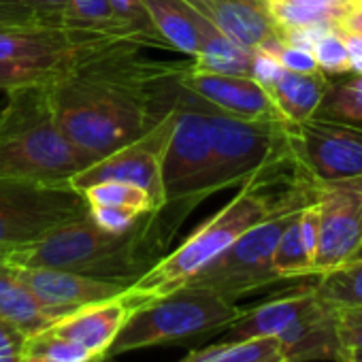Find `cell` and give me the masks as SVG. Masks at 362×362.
<instances>
[{
    "instance_id": "obj_10",
    "label": "cell",
    "mask_w": 362,
    "mask_h": 362,
    "mask_svg": "<svg viewBox=\"0 0 362 362\" xmlns=\"http://www.w3.org/2000/svg\"><path fill=\"white\" fill-rule=\"evenodd\" d=\"M86 216L88 203L71 184L0 177V258Z\"/></svg>"
},
{
    "instance_id": "obj_25",
    "label": "cell",
    "mask_w": 362,
    "mask_h": 362,
    "mask_svg": "<svg viewBox=\"0 0 362 362\" xmlns=\"http://www.w3.org/2000/svg\"><path fill=\"white\" fill-rule=\"evenodd\" d=\"M300 209L290 218V222L281 230L277 245H275V252H273V269L281 281L313 279V262H311V258L303 245L300 233H298Z\"/></svg>"
},
{
    "instance_id": "obj_24",
    "label": "cell",
    "mask_w": 362,
    "mask_h": 362,
    "mask_svg": "<svg viewBox=\"0 0 362 362\" xmlns=\"http://www.w3.org/2000/svg\"><path fill=\"white\" fill-rule=\"evenodd\" d=\"M62 24L73 26V28H81V30H92V33L130 39V41L143 45V41L134 33H130L122 24V20L115 16V11L111 7V0H66Z\"/></svg>"
},
{
    "instance_id": "obj_1",
    "label": "cell",
    "mask_w": 362,
    "mask_h": 362,
    "mask_svg": "<svg viewBox=\"0 0 362 362\" xmlns=\"http://www.w3.org/2000/svg\"><path fill=\"white\" fill-rule=\"evenodd\" d=\"M186 62H153L136 43L83 58L49 81L58 126L90 162L139 139L175 105V77Z\"/></svg>"
},
{
    "instance_id": "obj_39",
    "label": "cell",
    "mask_w": 362,
    "mask_h": 362,
    "mask_svg": "<svg viewBox=\"0 0 362 362\" xmlns=\"http://www.w3.org/2000/svg\"><path fill=\"white\" fill-rule=\"evenodd\" d=\"M332 362H362V349H341Z\"/></svg>"
},
{
    "instance_id": "obj_6",
    "label": "cell",
    "mask_w": 362,
    "mask_h": 362,
    "mask_svg": "<svg viewBox=\"0 0 362 362\" xmlns=\"http://www.w3.org/2000/svg\"><path fill=\"white\" fill-rule=\"evenodd\" d=\"M222 332L226 341L273 337L279 341L286 362H332L341 351L337 313L317 298L311 284L243 309Z\"/></svg>"
},
{
    "instance_id": "obj_14",
    "label": "cell",
    "mask_w": 362,
    "mask_h": 362,
    "mask_svg": "<svg viewBox=\"0 0 362 362\" xmlns=\"http://www.w3.org/2000/svg\"><path fill=\"white\" fill-rule=\"evenodd\" d=\"M317 211V250L313 277L339 267L362 243V177L313 184Z\"/></svg>"
},
{
    "instance_id": "obj_11",
    "label": "cell",
    "mask_w": 362,
    "mask_h": 362,
    "mask_svg": "<svg viewBox=\"0 0 362 362\" xmlns=\"http://www.w3.org/2000/svg\"><path fill=\"white\" fill-rule=\"evenodd\" d=\"M288 164L294 184H326V181L362 177V126L324 115L290 124L284 122Z\"/></svg>"
},
{
    "instance_id": "obj_12",
    "label": "cell",
    "mask_w": 362,
    "mask_h": 362,
    "mask_svg": "<svg viewBox=\"0 0 362 362\" xmlns=\"http://www.w3.org/2000/svg\"><path fill=\"white\" fill-rule=\"evenodd\" d=\"M119 43H134V41L113 35L92 33V30H81L66 24L41 22L28 26L0 28V60L47 69L62 75L83 58L100 54Z\"/></svg>"
},
{
    "instance_id": "obj_40",
    "label": "cell",
    "mask_w": 362,
    "mask_h": 362,
    "mask_svg": "<svg viewBox=\"0 0 362 362\" xmlns=\"http://www.w3.org/2000/svg\"><path fill=\"white\" fill-rule=\"evenodd\" d=\"M264 3V7L267 5H271V3H286V0H262ZM328 3H341V5H356V3H360V0H328Z\"/></svg>"
},
{
    "instance_id": "obj_9",
    "label": "cell",
    "mask_w": 362,
    "mask_h": 362,
    "mask_svg": "<svg viewBox=\"0 0 362 362\" xmlns=\"http://www.w3.org/2000/svg\"><path fill=\"white\" fill-rule=\"evenodd\" d=\"M307 203H311V188L296 184L294 194L277 211L245 230L181 288L207 290L235 303L241 296L281 284L273 269V252L290 218Z\"/></svg>"
},
{
    "instance_id": "obj_19",
    "label": "cell",
    "mask_w": 362,
    "mask_h": 362,
    "mask_svg": "<svg viewBox=\"0 0 362 362\" xmlns=\"http://www.w3.org/2000/svg\"><path fill=\"white\" fill-rule=\"evenodd\" d=\"M149 26L166 49L194 60L203 47V16L186 0H141Z\"/></svg>"
},
{
    "instance_id": "obj_17",
    "label": "cell",
    "mask_w": 362,
    "mask_h": 362,
    "mask_svg": "<svg viewBox=\"0 0 362 362\" xmlns=\"http://www.w3.org/2000/svg\"><path fill=\"white\" fill-rule=\"evenodd\" d=\"M147 298L139 296L130 288L109 300H100L94 305H86L60 320H56L49 330L77 341L88 351H92L98 358H107V351L115 337L119 334L122 326L130 317V313L143 305Z\"/></svg>"
},
{
    "instance_id": "obj_37",
    "label": "cell",
    "mask_w": 362,
    "mask_h": 362,
    "mask_svg": "<svg viewBox=\"0 0 362 362\" xmlns=\"http://www.w3.org/2000/svg\"><path fill=\"white\" fill-rule=\"evenodd\" d=\"M339 30V28H337ZM341 33V39L345 43L347 49V58H349V73L354 75H362V37L351 35V33Z\"/></svg>"
},
{
    "instance_id": "obj_13",
    "label": "cell",
    "mask_w": 362,
    "mask_h": 362,
    "mask_svg": "<svg viewBox=\"0 0 362 362\" xmlns=\"http://www.w3.org/2000/svg\"><path fill=\"white\" fill-rule=\"evenodd\" d=\"M175 122H177V107L173 105V109L166 111L162 119L153 124L145 134L90 162L86 168L75 173L69 179L71 188L81 192L94 184H103V181H124V184L143 188L153 199L160 211V207L164 205L162 160L168 141L173 136Z\"/></svg>"
},
{
    "instance_id": "obj_18",
    "label": "cell",
    "mask_w": 362,
    "mask_h": 362,
    "mask_svg": "<svg viewBox=\"0 0 362 362\" xmlns=\"http://www.w3.org/2000/svg\"><path fill=\"white\" fill-rule=\"evenodd\" d=\"M237 45L258 52L279 39L262 0H186Z\"/></svg>"
},
{
    "instance_id": "obj_28",
    "label": "cell",
    "mask_w": 362,
    "mask_h": 362,
    "mask_svg": "<svg viewBox=\"0 0 362 362\" xmlns=\"http://www.w3.org/2000/svg\"><path fill=\"white\" fill-rule=\"evenodd\" d=\"M317 115L349 124H362V75H356L354 79L330 88Z\"/></svg>"
},
{
    "instance_id": "obj_31",
    "label": "cell",
    "mask_w": 362,
    "mask_h": 362,
    "mask_svg": "<svg viewBox=\"0 0 362 362\" xmlns=\"http://www.w3.org/2000/svg\"><path fill=\"white\" fill-rule=\"evenodd\" d=\"M56 77H60V73H56V71L0 60V92H9L13 88L39 83V81H54Z\"/></svg>"
},
{
    "instance_id": "obj_33",
    "label": "cell",
    "mask_w": 362,
    "mask_h": 362,
    "mask_svg": "<svg viewBox=\"0 0 362 362\" xmlns=\"http://www.w3.org/2000/svg\"><path fill=\"white\" fill-rule=\"evenodd\" d=\"M341 349H362V307L334 309Z\"/></svg>"
},
{
    "instance_id": "obj_38",
    "label": "cell",
    "mask_w": 362,
    "mask_h": 362,
    "mask_svg": "<svg viewBox=\"0 0 362 362\" xmlns=\"http://www.w3.org/2000/svg\"><path fill=\"white\" fill-rule=\"evenodd\" d=\"M337 28L343 33H351V35L362 37V0L343 16V20L337 24Z\"/></svg>"
},
{
    "instance_id": "obj_29",
    "label": "cell",
    "mask_w": 362,
    "mask_h": 362,
    "mask_svg": "<svg viewBox=\"0 0 362 362\" xmlns=\"http://www.w3.org/2000/svg\"><path fill=\"white\" fill-rule=\"evenodd\" d=\"M311 54H313V58L317 62V69L326 77H339V75L349 73L347 49H345V43H343L341 33L337 28L324 33L315 41V45L311 47Z\"/></svg>"
},
{
    "instance_id": "obj_7",
    "label": "cell",
    "mask_w": 362,
    "mask_h": 362,
    "mask_svg": "<svg viewBox=\"0 0 362 362\" xmlns=\"http://www.w3.org/2000/svg\"><path fill=\"white\" fill-rule=\"evenodd\" d=\"M241 311L243 309L235 303L207 290L177 288L139 305L111 343L107 358L222 332L241 315Z\"/></svg>"
},
{
    "instance_id": "obj_21",
    "label": "cell",
    "mask_w": 362,
    "mask_h": 362,
    "mask_svg": "<svg viewBox=\"0 0 362 362\" xmlns=\"http://www.w3.org/2000/svg\"><path fill=\"white\" fill-rule=\"evenodd\" d=\"M0 317L13 324L22 334L33 337L47 330L56 320L22 281L16 267L0 260Z\"/></svg>"
},
{
    "instance_id": "obj_41",
    "label": "cell",
    "mask_w": 362,
    "mask_h": 362,
    "mask_svg": "<svg viewBox=\"0 0 362 362\" xmlns=\"http://www.w3.org/2000/svg\"><path fill=\"white\" fill-rule=\"evenodd\" d=\"M20 362H43V360H39V358H35V356H28V354H24Z\"/></svg>"
},
{
    "instance_id": "obj_3",
    "label": "cell",
    "mask_w": 362,
    "mask_h": 362,
    "mask_svg": "<svg viewBox=\"0 0 362 362\" xmlns=\"http://www.w3.org/2000/svg\"><path fill=\"white\" fill-rule=\"evenodd\" d=\"M0 111V177L69 184L90 160L56 122L49 81L13 88Z\"/></svg>"
},
{
    "instance_id": "obj_4",
    "label": "cell",
    "mask_w": 362,
    "mask_h": 362,
    "mask_svg": "<svg viewBox=\"0 0 362 362\" xmlns=\"http://www.w3.org/2000/svg\"><path fill=\"white\" fill-rule=\"evenodd\" d=\"M177 122L162 160L164 205L145 218L149 235L164 250L186 218L211 197V130L194 96L175 81Z\"/></svg>"
},
{
    "instance_id": "obj_15",
    "label": "cell",
    "mask_w": 362,
    "mask_h": 362,
    "mask_svg": "<svg viewBox=\"0 0 362 362\" xmlns=\"http://www.w3.org/2000/svg\"><path fill=\"white\" fill-rule=\"evenodd\" d=\"M175 81L179 88L228 115L243 119H281L269 90L252 75L207 71L190 60L179 69Z\"/></svg>"
},
{
    "instance_id": "obj_16",
    "label": "cell",
    "mask_w": 362,
    "mask_h": 362,
    "mask_svg": "<svg viewBox=\"0 0 362 362\" xmlns=\"http://www.w3.org/2000/svg\"><path fill=\"white\" fill-rule=\"evenodd\" d=\"M16 271L22 277V281L30 288V292L37 296V300L54 315V320H60L86 305L115 298L130 288L124 281L96 279L62 269L16 267Z\"/></svg>"
},
{
    "instance_id": "obj_8",
    "label": "cell",
    "mask_w": 362,
    "mask_h": 362,
    "mask_svg": "<svg viewBox=\"0 0 362 362\" xmlns=\"http://www.w3.org/2000/svg\"><path fill=\"white\" fill-rule=\"evenodd\" d=\"M194 100L205 113L211 130L214 194L245 184L262 188L277 168L290 166L281 119H243L228 115L197 96Z\"/></svg>"
},
{
    "instance_id": "obj_35",
    "label": "cell",
    "mask_w": 362,
    "mask_h": 362,
    "mask_svg": "<svg viewBox=\"0 0 362 362\" xmlns=\"http://www.w3.org/2000/svg\"><path fill=\"white\" fill-rule=\"evenodd\" d=\"M26 347V334L0 317V362H20Z\"/></svg>"
},
{
    "instance_id": "obj_36",
    "label": "cell",
    "mask_w": 362,
    "mask_h": 362,
    "mask_svg": "<svg viewBox=\"0 0 362 362\" xmlns=\"http://www.w3.org/2000/svg\"><path fill=\"white\" fill-rule=\"evenodd\" d=\"M18 3L35 9L37 13H41L45 20H49L54 24H62L66 0H18Z\"/></svg>"
},
{
    "instance_id": "obj_34",
    "label": "cell",
    "mask_w": 362,
    "mask_h": 362,
    "mask_svg": "<svg viewBox=\"0 0 362 362\" xmlns=\"http://www.w3.org/2000/svg\"><path fill=\"white\" fill-rule=\"evenodd\" d=\"M41 22H49V20H45L35 9L18 3V0H0V28L28 26V24H41Z\"/></svg>"
},
{
    "instance_id": "obj_26",
    "label": "cell",
    "mask_w": 362,
    "mask_h": 362,
    "mask_svg": "<svg viewBox=\"0 0 362 362\" xmlns=\"http://www.w3.org/2000/svg\"><path fill=\"white\" fill-rule=\"evenodd\" d=\"M88 207H122L132 209L141 216L156 214L158 207L153 199L139 186L124 184V181H103L79 192Z\"/></svg>"
},
{
    "instance_id": "obj_5",
    "label": "cell",
    "mask_w": 362,
    "mask_h": 362,
    "mask_svg": "<svg viewBox=\"0 0 362 362\" xmlns=\"http://www.w3.org/2000/svg\"><path fill=\"white\" fill-rule=\"evenodd\" d=\"M294 190L296 184H292V188L279 197H269L260 186L245 184L224 209L199 226L177 250L162 256L130 286V290L149 300L181 288L245 230L277 211L294 194Z\"/></svg>"
},
{
    "instance_id": "obj_30",
    "label": "cell",
    "mask_w": 362,
    "mask_h": 362,
    "mask_svg": "<svg viewBox=\"0 0 362 362\" xmlns=\"http://www.w3.org/2000/svg\"><path fill=\"white\" fill-rule=\"evenodd\" d=\"M111 7L115 16L122 20V24L134 33L145 47H164V43L158 39L153 28L149 26V20L141 7V0H111Z\"/></svg>"
},
{
    "instance_id": "obj_23",
    "label": "cell",
    "mask_w": 362,
    "mask_h": 362,
    "mask_svg": "<svg viewBox=\"0 0 362 362\" xmlns=\"http://www.w3.org/2000/svg\"><path fill=\"white\" fill-rule=\"evenodd\" d=\"M179 362H286L281 345L273 337L220 341L216 345L192 349Z\"/></svg>"
},
{
    "instance_id": "obj_20",
    "label": "cell",
    "mask_w": 362,
    "mask_h": 362,
    "mask_svg": "<svg viewBox=\"0 0 362 362\" xmlns=\"http://www.w3.org/2000/svg\"><path fill=\"white\" fill-rule=\"evenodd\" d=\"M332 83L324 73H290L281 71L269 86V94L284 122L298 124L317 115Z\"/></svg>"
},
{
    "instance_id": "obj_32",
    "label": "cell",
    "mask_w": 362,
    "mask_h": 362,
    "mask_svg": "<svg viewBox=\"0 0 362 362\" xmlns=\"http://www.w3.org/2000/svg\"><path fill=\"white\" fill-rule=\"evenodd\" d=\"M88 216L98 228L113 235L132 230L141 222V218H145L132 209H122V207H88Z\"/></svg>"
},
{
    "instance_id": "obj_22",
    "label": "cell",
    "mask_w": 362,
    "mask_h": 362,
    "mask_svg": "<svg viewBox=\"0 0 362 362\" xmlns=\"http://www.w3.org/2000/svg\"><path fill=\"white\" fill-rule=\"evenodd\" d=\"M311 286L330 309L362 307V243L339 267L313 277Z\"/></svg>"
},
{
    "instance_id": "obj_42",
    "label": "cell",
    "mask_w": 362,
    "mask_h": 362,
    "mask_svg": "<svg viewBox=\"0 0 362 362\" xmlns=\"http://www.w3.org/2000/svg\"><path fill=\"white\" fill-rule=\"evenodd\" d=\"M100 362H113V358H103Z\"/></svg>"
},
{
    "instance_id": "obj_2",
    "label": "cell",
    "mask_w": 362,
    "mask_h": 362,
    "mask_svg": "<svg viewBox=\"0 0 362 362\" xmlns=\"http://www.w3.org/2000/svg\"><path fill=\"white\" fill-rule=\"evenodd\" d=\"M145 218L132 230L113 235L98 228L86 216L45 233L41 239L9 252L0 260L13 267L62 269L132 286L164 252L149 235Z\"/></svg>"
},
{
    "instance_id": "obj_27",
    "label": "cell",
    "mask_w": 362,
    "mask_h": 362,
    "mask_svg": "<svg viewBox=\"0 0 362 362\" xmlns=\"http://www.w3.org/2000/svg\"><path fill=\"white\" fill-rule=\"evenodd\" d=\"M24 354L35 356L43 362H100L103 358L88 351L73 339H66L54 330H43L26 339Z\"/></svg>"
}]
</instances>
